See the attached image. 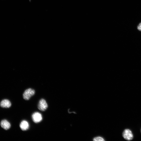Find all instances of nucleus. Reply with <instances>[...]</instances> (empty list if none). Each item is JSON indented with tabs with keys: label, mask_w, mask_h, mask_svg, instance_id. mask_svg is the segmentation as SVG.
I'll return each mask as SVG.
<instances>
[{
	"label": "nucleus",
	"mask_w": 141,
	"mask_h": 141,
	"mask_svg": "<svg viewBox=\"0 0 141 141\" xmlns=\"http://www.w3.org/2000/svg\"><path fill=\"white\" fill-rule=\"evenodd\" d=\"M32 118L33 121L36 123H39L42 120L41 114L38 112H36L33 113L32 116Z\"/></svg>",
	"instance_id": "nucleus-4"
},
{
	"label": "nucleus",
	"mask_w": 141,
	"mask_h": 141,
	"mask_svg": "<svg viewBox=\"0 0 141 141\" xmlns=\"http://www.w3.org/2000/svg\"><path fill=\"white\" fill-rule=\"evenodd\" d=\"M1 127L5 130L9 129L11 126L10 123L6 120H2L1 122Z\"/></svg>",
	"instance_id": "nucleus-6"
},
{
	"label": "nucleus",
	"mask_w": 141,
	"mask_h": 141,
	"mask_svg": "<svg viewBox=\"0 0 141 141\" xmlns=\"http://www.w3.org/2000/svg\"><path fill=\"white\" fill-rule=\"evenodd\" d=\"M137 29L141 31V23H139Z\"/></svg>",
	"instance_id": "nucleus-9"
},
{
	"label": "nucleus",
	"mask_w": 141,
	"mask_h": 141,
	"mask_svg": "<svg viewBox=\"0 0 141 141\" xmlns=\"http://www.w3.org/2000/svg\"><path fill=\"white\" fill-rule=\"evenodd\" d=\"M93 140L94 141H105L104 138L101 136H97L93 138Z\"/></svg>",
	"instance_id": "nucleus-8"
},
{
	"label": "nucleus",
	"mask_w": 141,
	"mask_h": 141,
	"mask_svg": "<svg viewBox=\"0 0 141 141\" xmlns=\"http://www.w3.org/2000/svg\"><path fill=\"white\" fill-rule=\"evenodd\" d=\"M48 104L45 100L42 99L39 101L38 105V108L39 110L42 111H44L48 108Z\"/></svg>",
	"instance_id": "nucleus-3"
},
{
	"label": "nucleus",
	"mask_w": 141,
	"mask_h": 141,
	"mask_svg": "<svg viewBox=\"0 0 141 141\" xmlns=\"http://www.w3.org/2000/svg\"><path fill=\"white\" fill-rule=\"evenodd\" d=\"M20 126L21 129L22 130L26 131L28 129L29 127V124L26 121L24 120L21 122Z\"/></svg>",
	"instance_id": "nucleus-7"
},
{
	"label": "nucleus",
	"mask_w": 141,
	"mask_h": 141,
	"mask_svg": "<svg viewBox=\"0 0 141 141\" xmlns=\"http://www.w3.org/2000/svg\"></svg>",
	"instance_id": "nucleus-10"
},
{
	"label": "nucleus",
	"mask_w": 141,
	"mask_h": 141,
	"mask_svg": "<svg viewBox=\"0 0 141 141\" xmlns=\"http://www.w3.org/2000/svg\"><path fill=\"white\" fill-rule=\"evenodd\" d=\"M123 136L126 140L130 141L132 140L133 138V135L132 131L129 129H126L123 133Z\"/></svg>",
	"instance_id": "nucleus-2"
},
{
	"label": "nucleus",
	"mask_w": 141,
	"mask_h": 141,
	"mask_svg": "<svg viewBox=\"0 0 141 141\" xmlns=\"http://www.w3.org/2000/svg\"><path fill=\"white\" fill-rule=\"evenodd\" d=\"M11 105V102L9 100L5 99L3 100L0 104L1 107L4 108H10Z\"/></svg>",
	"instance_id": "nucleus-5"
},
{
	"label": "nucleus",
	"mask_w": 141,
	"mask_h": 141,
	"mask_svg": "<svg viewBox=\"0 0 141 141\" xmlns=\"http://www.w3.org/2000/svg\"><path fill=\"white\" fill-rule=\"evenodd\" d=\"M34 90L29 88L26 90L23 94V98L26 100H28L35 93Z\"/></svg>",
	"instance_id": "nucleus-1"
}]
</instances>
